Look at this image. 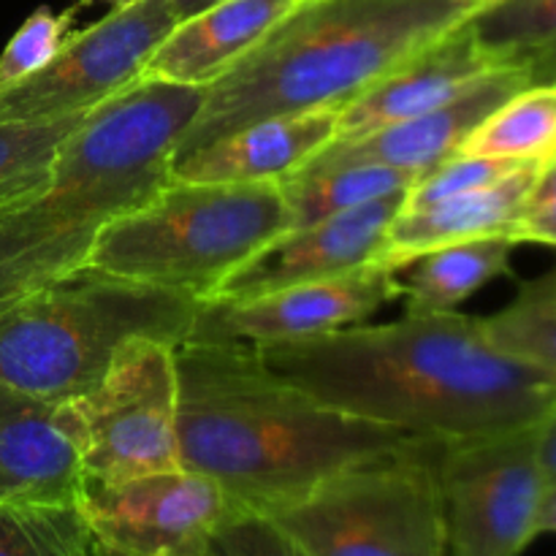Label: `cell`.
<instances>
[{
  "mask_svg": "<svg viewBox=\"0 0 556 556\" xmlns=\"http://www.w3.org/2000/svg\"><path fill=\"white\" fill-rule=\"evenodd\" d=\"M212 556H313L275 516L231 505L206 541Z\"/></svg>",
  "mask_w": 556,
  "mask_h": 556,
  "instance_id": "29",
  "label": "cell"
},
{
  "mask_svg": "<svg viewBox=\"0 0 556 556\" xmlns=\"http://www.w3.org/2000/svg\"><path fill=\"white\" fill-rule=\"evenodd\" d=\"M527 85H532L530 71L516 68V65H500L492 74L483 76L478 85L462 92L456 101L421 114V117L386 125V128L362 136V139L334 141L326 150H320L307 166L367 161L421 177L448 157L459 155V147L481 125V119Z\"/></svg>",
  "mask_w": 556,
  "mask_h": 556,
  "instance_id": "15",
  "label": "cell"
},
{
  "mask_svg": "<svg viewBox=\"0 0 556 556\" xmlns=\"http://www.w3.org/2000/svg\"><path fill=\"white\" fill-rule=\"evenodd\" d=\"M190 556H212V554L206 552V548H201V552H195V554H190Z\"/></svg>",
  "mask_w": 556,
  "mask_h": 556,
  "instance_id": "38",
  "label": "cell"
},
{
  "mask_svg": "<svg viewBox=\"0 0 556 556\" xmlns=\"http://www.w3.org/2000/svg\"><path fill=\"white\" fill-rule=\"evenodd\" d=\"M538 535H556V481L546 483L541 497V508H538V521H535Z\"/></svg>",
  "mask_w": 556,
  "mask_h": 556,
  "instance_id": "33",
  "label": "cell"
},
{
  "mask_svg": "<svg viewBox=\"0 0 556 556\" xmlns=\"http://www.w3.org/2000/svg\"><path fill=\"white\" fill-rule=\"evenodd\" d=\"M79 5L65 11H52L49 5H38L9 38L5 49L0 52V87L20 81L25 76L41 71L68 38Z\"/></svg>",
  "mask_w": 556,
  "mask_h": 556,
  "instance_id": "28",
  "label": "cell"
},
{
  "mask_svg": "<svg viewBox=\"0 0 556 556\" xmlns=\"http://www.w3.org/2000/svg\"><path fill=\"white\" fill-rule=\"evenodd\" d=\"M481 326L494 348L556 378V269L521 282L519 296Z\"/></svg>",
  "mask_w": 556,
  "mask_h": 556,
  "instance_id": "25",
  "label": "cell"
},
{
  "mask_svg": "<svg viewBox=\"0 0 556 556\" xmlns=\"http://www.w3.org/2000/svg\"><path fill=\"white\" fill-rule=\"evenodd\" d=\"M416 179L418 174L402 172V168L358 161L334 163V166H304L282 179L280 188L291 206V231H296V228H307L380 195L410 190Z\"/></svg>",
  "mask_w": 556,
  "mask_h": 556,
  "instance_id": "22",
  "label": "cell"
},
{
  "mask_svg": "<svg viewBox=\"0 0 556 556\" xmlns=\"http://www.w3.org/2000/svg\"><path fill=\"white\" fill-rule=\"evenodd\" d=\"M201 302L76 266L0 307V386L63 402L98 383L139 337L182 345Z\"/></svg>",
  "mask_w": 556,
  "mask_h": 556,
  "instance_id": "4",
  "label": "cell"
},
{
  "mask_svg": "<svg viewBox=\"0 0 556 556\" xmlns=\"http://www.w3.org/2000/svg\"><path fill=\"white\" fill-rule=\"evenodd\" d=\"M519 166L516 161H494V157H472V155H454L445 163L434 166L432 172L421 174L405 195L402 212H418L427 206L440 204L445 199L467 193V190L483 188L494 182L510 168Z\"/></svg>",
  "mask_w": 556,
  "mask_h": 556,
  "instance_id": "30",
  "label": "cell"
},
{
  "mask_svg": "<svg viewBox=\"0 0 556 556\" xmlns=\"http://www.w3.org/2000/svg\"><path fill=\"white\" fill-rule=\"evenodd\" d=\"M510 237H483L432 250L410 264L402 282L405 313H454L465 299L497 277H514Z\"/></svg>",
  "mask_w": 556,
  "mask_h": 556,
  "instance_id": "21",
  "label": "cell"
},
{
  "mask_svg": "<svg viewBox=\"0 0 556 556\" xmlns=\"http://www.w3.org/2000/svg\"><path fill=\"white\" fill-rule=\"evenodd\" d=\"M215 3H220V0H168V5H172L177 22L188 20V16L199 14V11L210 9V5H215Z\"/></svg>",
  "mask_w": 556,
  "mask_h": 556,
  "instance_id": "34",
  "label": "cell"
},
{
  "mask_svg": "<svg viewBox=\"0 0 556 556\" xmlns=\"http://www.w3.org/2000/svg\"><path fill=\"white\" fill-rule=\"evenodd\" d=\"M538 427L451 440L440 456L445 556H521L538 538Z\"/></svg>",
  "mask_w": 556,
  "mask_h": 556,
  "instance_id": "9",
  "label": "cell"
},
{
  "mask_svg": "<svg viewBox=\"0 0 556 556\" xmlns=\"http://www.w3.org/2000/svg\"><path fill=\"white\" fill-rule=\"evenodd\" d=\"M459 155L516 163L556 157V79L532 81L481 119L459 147Z\"/></svg>",
  "mask_w": 556,
  "mask_h": 556,
  "instance_id": "23",
  "label": "cell"
},
{
  "mask_svg": "<svg viewBox=\"0 0 556 556\" xmlns=\"http://www.w3.org/2000/svg\"><path fill=\"white\" fill-rule=\"evenodd\" d=\"M38 199L0 210V307L85 264L96 237V228L52 215Z\"/></svg>",
  "mask_w": 556,
  "mask_h": 556,
  "instance_id": "20",
  "label": "cell"
},
{
  "mask_svg": "<svg viewBox=\"0 0 556 556\" xmlns=\"http://www.w3.org/2000/svg\"><path fill=\"white\" fill-rule=\"evenodd\" d=\"M293 9L296 0H220L177 22L141 76L174 85H215Z\"/></svg>",
  "mask_w": 556,
  "mask_h": 556,
  "instance_id": "17",
  "label": "cell"
},
{
  "mask_svg": "<svg viewBox=\"0 0 556 556\" xmlns=\"http://www.w3.org/2000/svg\"><path fill=\"white\" fill-rule=\"evenodd\" d=\"M405 195L407 190H396L271 239L217 288L210 302L255 299L375 264L391 223L405 206Z\"/></svg>",
  "mask_w": 556,
  "mask_h": 556,
  "instance_id": "13",
  "label": "cell"
},
{
  "mask_svg": "<svg viewBox=\"0 0 556 556\" xmlns=\"http://www.w3.org/2000/svg\"><path fill=\"white\" fill-rule=\"evenodd\" d=\"M478 11L459 0H304L210 85L174 163L266 117L345 109Z\"/></svg>",
  "mask_w": 556,
  "mask_h": 556,
  "instance_id": "3",
  "label": "cell"
},
{
  "mask_svg": "<svg viewBox=\"0 0 556 556\" xmlns=\"http://www.w3.org/2000/svg\"><path fill=\"white\" fill-rule=\"evenodd\" d=\"M258 351L334 410L445 443L538 427L556 405L554 375L494 348L481 318L456 309L405 313L394 324H356Z\"/></svg>",
  "mask_w": 556,
  "mask_h": 556,
  "instance_id": "1",
  "label": "cell"
},
{
  "mask_svg": "<svg viewBox=\"0 0 556 556\" xmlns=\"http://www.w3.org/2000/svg\"><path fill=\"white\" fill-rule=\"evenodd\" d=\"M90 541L76 500L0 508V556H85Z\"/></svg>",
  "mask_w": 556,
  "mask_h": 556,
  "instance_id": "27",
  "label": "cell"
},
{
  "mask_svg": "<svg viewBox=\"0 0 556 556\" xmlns=\"http://www.w3.org/2000/svg\"><path fill=\"white\" fill-rule=\"evenodd\" d=\"M210 87L141 76L87 112L54 157L38 201L76 226L139 210L172 182L174 157Z\"/></svg>",
  "mask_w": 556,
  "mask_h": 556,
  "instance_id": "6",
  "label": "cell"
},
{
  "mask_svg": "<svg viewBox=\"0 0 556 556\" xmlns=\"http://www.w3.org/2000/svg\"><path fill=\"white\" fill-rule=\"evenodd\" d=\"M396 299H402L396 271L369 264L348 275L302 282L255 299L204 302L193 337L239 340L258 348L299 342L362 324Z\"/></svg>",
  "mask_w": 556,
  "mask_h": 556,
  "instance_id": "12",
  "label": "cell"
},
{
  "mask_svg": "<svg viewBox=\"0 0 556 556\" xmlns=\"http://www.w3.org/2000/svg\"><path fill=\"white\" fill-rule=\"evenodd\" d=\"M470 25L500 65L530 71L532 81L556 79V0H503Z\"/></svg>",
  "mask_w": 556,
  "mask_h": 556,
  "instance_id": "24",
  "label": "cell"
},
{
  "mask_svg": "<svg viewBox=\"0 0 556 556\" xmlns=\"http://www.w3.org/2000/svg\"><path fill=\"white\" fill-rule=\"evenodd\" d=\"M459 3L470 5V9H476L478 14H481L483 9H489V5H497V3H503V0H459Z\"/></svg>",
  "mask_w": 556,
  "mask_h": 556,
  "instance_id": "36",
  "label": "cell"
},
{
  "mask_svg": "<svg viewBox=\"0 0 556 556\" xmlns=\"http://www.w3.org/2000/svg\"><path fill=\"white\" fill-rule=\"evenodd\" d=\"M85 556H106V554H103V552H101V548H98V546H96V543H92V541H90V546H87V552H85Z\"/></svg>",
  "mask_w": 556,
  "mask_h": 556,
  "instance_id": "37",
  "label": "cell"
},
{
  "mask_svg": "<svg viewBox=\"0 0 556 556\" xmlns=\"http://www.w3.org/2000/svg\"><path fill=\"white\" fill-rule=\"evenodd\" d=\"M418 438L358 462L275 516L313 556H445L440 456Z\"/></svg>",
  "mask_w": 556,
  "mask_h": 556,
  "instance_id": "7",
  "label": "cell"
},
{
  "mask_svg": "<svg viewBox=\"0 0 556 556\" xmlns=\"http://www.w3.org/2000/svg\"><path fill=\"white\" fill-rule=\"evenodd\" d=\"M85 114L47 123H0V210L43 195L54 157Z\"/></svg>",
  "mask_w": 556,
  "mask_h": 556,
  "instance_id": "26",
  "label": "cell"
},
{
  "mask_svg": "<svg viewBox=\"0 0 556 556\" xmlns=\"http://www.w3.org/2000/svg\"><path fill=\"white\" fill-rule=\"evenodd\" d=\"M54 407L58 402L0 386V508L68 503L79 494V462Z\"/></svg>",
  "mask_w": 556,
  "mask_h": 556,
  "instance_id": "19",
  "label": "cell"
},
{
  "mask_svg": "<svg viewBox=\"0 0 556 556\" xmlns=\"http://www.w3.org/2000/svg\"><path fill=\"white\" fill-rule=\"evenodd\" d=\"M508 237L516 244H548L556 248V157L543 163L530 195L521 204Z\"/></svg>",
  "mask_w": 556,
  "mask_h": 556,
  "instance_id": "31",
  "label": "cell"
},
{
  "mask_svg": "<svg viewBox=\"0 0 556 556\" xmlns=\"http://www.w3.org/2000/svg\"><path fill=\"white\" fill-rule=\"evenodd\" d=\"M177 416V345L150 337L125 342L92 389L54 407L81 478L98 483L182 467Z\"/></svg>",
  "mask_w": 556,
  "mask_h": 556,
  "instance_id": "8",
  "label": "cell"
},
{
  "mask_svg": "<svg viewBox=\"0 0 556 556\" xmlns=\"http://www.w3.org/2000/svg\"><path fill=\"white\" fill-rule=\"evenodd\" d=\"M291 231L280 182H172L139 210L103 223L87 269L210 302L271 239Z\"/></svg>",
  "mask_w": 556,
  "mask_h": 556,
  "instance_id": "5",
  "label": "cell"
},
{
  "mask_svg": "<svg viewBox=\"0 0 556 556\" xmlns=\"http://www.w3.org/2000/svg\"><path fill=\"white\" fill-rule=\"evenodd\" d=\"M174 25L168 0H136L85 30H71L41 71L0 87V123H47L92 112L141 79Z\"/></svg>",
  "mask_w": 556,
  "mask_h": 556,
  "instance_id": "10",
  "label": "cell"
},
{
  "mask_svg": "<svg viewBox=\"0 0 556 556\" xmlns=\"http://www.w3.org/2000/svg\"><path fill=\"white\" fill-rule=\"evenodd\" d=\"M92 3H103V5H109V9H125V5L136 3V0H76V5H79V9H87V5H92Z\"/></svg>",
  "mask_w": 556,
  "mask_h": 556,
  "instance_id": "35",
  "label": "cell"
},
{
  "mask_svg": "<svg viewBox=\"0 0 556 556\" xmlns=\"http://www.w3.org/2000/svg\"><path fill=\"white\" fill-rule=\"evenodd\" d=\"M470 20L429 43L416 58L340 109L337 141L362 139L386 125L434 112L500 68L497 60L478 41Z\"/></svg>",
  "mask_w": 556,
  "mask_h": 556,
  "instance_id": "14",
  "label": "cell"
},
{
  "mask_svg": "<svg viewBox=\"0 0 556 556\" xmlns=\"http://www.w3.org/2000/svg\"><path fill=\"white\" fill-rule=\"evenodd\" d=\"M340 109L266 117L174 163L177 182H282L337 141Z\"/></svg>",
  "mask_w": 556,
  "mask_h": 556,
  "instance_id": "16",
  "label": "cell"
},
{
  "mask_svg": "<svg viewBox=\"0 0 556 556\" xmlns=\"http://www.w3.org/2000/svg\"><path fill=\"white\" fill-rule=\"evenodd\" d=\"M179 462L231 505L271 514L334 472L391 454L418 434L334 410L239 340L177 345Z\"/></svg>",
  "mask_w": 556,
  "mask_h": 556,
  "instance_id": "2",
  "label": "cell"
},
{
  "mask_svg": "<svg viewBox=\"0 0 556 556\" xmlns=\"http://www.w3.org/2000/svg\"><path fill=\"white\" fill-rule=\"evenodd\" d=\"M76 503L106 556H190L231 510L226 492L188 467L119 483L81 478Z\"/></svg>",
  "mask_w": 556,
  "mask_h": 556,
  "instance_id": "11",
  "label": "cell"
},
{
  "mask_svg": "<svg viewBox=\"0 0 556 556\" xmlns=\"http://www.w3.org/2000/svg\"><path fill=\"white\" fill-rule=\"evenodd\" d=\"M538 462L546 483L556 481V405L554 410L538 424Z\"/></svg>",
  "mask_w": 556,
  "mask_h": 556,
  "instance_id": "32",
  "label": "cell"
},
{
  "mask_svg": "<svg viewBox=\"0 0 556 556\" xmlns=\"http://www.w3.org/2000/svg\"><path fill=\"white\" fill-rule=\"evenodd\" d=\"M296 3H304V0H296Z\"/></svg>",
  "mask_w": 556,
  "mask_h": 556,
  "instance_id": "39",
  "label": "cell"
},
{
  "mask_svg": "<svg viewBox=\"0 0 556 556\" xmlns=\"http://www.w3.org/2000/svg\"><path fill=\"white\" fill-rule=\"evenodd\" d=\"M543 163H519L494 182L445 199L418 212H400L375 264L405 269L421 255L483 237H508Z\"/></svg>",
  "mask_w": 556,
  "mask_h": 556,
  "instance_id": "18",
  "label": "cell"
}]
</instances>
